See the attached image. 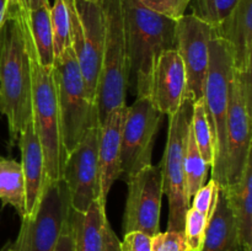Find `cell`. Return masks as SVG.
I'll return each mask as SVG.
<instances>
[{"label": "cell", "instance_id": "obj_1", "mask_svg": "<svg viewBox=\"0 0 252 251\" xmlns=\"http://www.w3.org/2000/svg\"><path fill=\"white\" fill-rule=\"evenodd\" d=\"M22 10V0H7L0 27V113L6 117L11 145L32 118V74Z\"/></svg>", "mask_w": 252, "mask_h": 251}, {"label": "cell", "instance_id": "obj_2", "mask_svg": "<svg viewBox=\"0 0 252 251\" xmlns=\"http://www.w3.org/2000/svg\"><path fill=\"white\" fill-rule=\"evenodd\" d=\"M128 63V88L137 97H149L153 70L159 54L175 48V21L143 6L138 0H122Z\"/></svg>", "mask_w": 252, "mask_h": 251}, {"label": "cell", "instance_id": "obj_3", "mask_svg": "<svg viewBox=\"0 0 252 251\" xmlns=\"http://www.w3.org/2000/svg\"><path fill=\"white\" fill-rule=\"evenodd\" d=\"M62 139L68 155L78 147L90 128L98 126L96 105L89 98L73 48L69 47L53 65Z\"/></svg>", "mask_w": 252, "mask_h": 251}, {"label": "cell", "instance_id": "obj_4", "mask_svg": "<svg viewBox=\"0 0 252 251\" xmlns=\"http://www.w3.org/2000/svg\"><path fill=\"white\" fill-rule=\"evenodd\" d=\"M101 4L105 20V44L95 100L98 126L111 111L126 106L128 89L122 0H101Z\"/></svg>", "mask_w": 252, "mask_h": 251}, {"label": "cell", "instance_id": "obj_5", "mask_svg": "<svg viewBox=\"0 0 252 251\" xmlns=\"http://www.w3.org/2000/svg\"><path fill=\"white\" fill-rule=\"evenodd\" d=\"M27 49L32 74V123L43 152L47 179L54 181L62 179L66 154L62 139L53 68L42 66L29 47Z\"/></svg>", "mask_w": 252, "mask_h": 251}, {"label": "cell", "instance_id": "obj_6", "mask_svg": "<svg viewBox=\"0 0 252 251\" xmlns=\"http://www.w3.org/2000/svg\"><path fill=\"white\" fill-rule=\"evenodd\" d=\"M235 69L230 47L221 38L213 37L209 43V63L203 85L204 108L211 123L216 145L212 179L220 181L225 157V126L229 100Z\"/></svg>", "mask_w": 252, "mask_h": 251}, {"label": "cell", "instance_id": "obj_7", "mask_svg": "<svg viewBox=\"0 0 252 251\" xmlns=\"http://www.w3.org/2000/svg\"><path fill=\"white\" fill-rule=\"evenodd\" d=\"M252 81L251 71H235L229 100L225 126V157H224L220 187L238 184L251 154Z\"/></svg>", "mask_w": 252, "mask_h": 251}, {"label": "cell", "instance_id": "obj_8", "mask_svg": "<svg viewBox=\"0 0 252 251\" xmlns=\"http://www.w3.org/2000/svg\"><path fill=\"white\" fill-rule=\"evenodd\" d=\"M193 102L191 98L186 97L179 111L169 116L166 148L160 164L162 170V191L169 201L167 230L184 231L185 216L191 206V201L186 194L184 159Z\"/></svg>", "mask_w": 252, "mask_h": 251}, {"label": "cell", "instance_id": "obj_9", "mask_svg": "<svg viewBox=\"0 0 252 251\" xmlns=\"http://www.w3.org/2000/svg\"><path fill=\"white\" fill-rule=\"evenodd\" d=\"M70 196L63 179L47 182L34 212L21 218L16 251H54L70 216Z\"/></svg>", "mask_w": 252, "mask_h": 251}, {"label": "cell", "instance_id": "obj_10", "mask_svg": "<svg viewBox=\"0 0 252 251\" xmlns=\"http://www.w3.org/2000/svg\"><path fill=\"white\" fill-rule=\"evenodd\" d=\"M70 15L71 48L75 53L86 93L95 103L101 70L105 20L101 0H65Z\"/></svg>", "mask_w": 252, "mask_h": 251}, {"label": "cell", "instance_id": "obj_11", "mask_svg": "<svg viewBox=\"0 0 252 251\" xmlns=\"http://www.w3.org/2000/svg\"><path fill=\"white\" fill-rule=\"evenodd\" d=\"M162 115L149 97H137L127 106L121 138V177L129 179L152 165L155 138Z\"/></svg>", "mask_w": 252, "mask_h": 251}, {"label": "cell", "instance_id": "obj_12", "mask_svg": "<svg viewBox=\"0 0 252 251\" xmlns=\"http://www.w3.org/2000/svg\"><path fill=\"white\" fill-rule=\"evenodd\" d=\"M127 181V199L123 214V234L142 231L149 236L160 231L162 201L161 165H149Z\"/></svg>", "mask_w": 252, "mask_h": 251}, {"label": "cell", "instance_id": "obj_13", "mask_svg": "<svg viewBox=\"0 0 252 251\" xmlns=\"http://www.w3.org/2000/svg\"><path fill=\"white\" fill-rule=\"evenodd\" d=\"M213 27L192 14H185L175 21V48L186 70V97L197 101L202 97L209 63V43Z\"/></svg>", "mask_w": 252, "mask_h": 251}, {"label": "cell", "instance_id": "obj_14", "mask_svg": "<svg viewBox=\"0 0 252 251\" xmlns=\"http://www.w3.org/2000/svg\"><path fill=\"white\" fill-rule=\"evenodd\" d=\"M97 148L98 126H96L86 132L64 161L62 179L68 187L71 208L76 212H85L100 197Z\"/></svg>", "mask_w": 252, "mask_h": 251}, {"label": "cell", "instance_id": "obj_15", "mask_svg": "<svg viewBox=\"0 0 252 251\" xmlns=\"http://www.w3.org/2000/svg\"><path fill=\"white\" fill-rule=\"evenodd\" d=\"M186 70L176 48L159 54L153 70L149 98L162 116L179 111L186 98Z\"/></svg>", "mask_w": 252, "mask_h": 251}, {"label": "cell", "instance_id": "obj_16", "mask_svg": "<svg viewBox=\"0 0 252 251\" xmlns=\"http://www.w3.org/2000/svg\"><path fill=\"white\" fill-rule=\"evenodd\" d=\"M69 229L75 251H120L121 241L108 221L106 201L101 197L85 212L71 208Z\"/></svg>", "mask_w": 252, "mask_h": 251}, {"label": "cell", "instance_id": "obj_17", "mask_svg": "<svg viewBox=\"0 0 252 251\" xmlns=\"http://www.w3.org/2000/svg\"><path fill=\"white\" fill-rule=\"evenodd\" d=\"M127 105L111 111L98 126V184L100 197L107 196L115 181L121 179V138Z\"/></svg>", "mask_w": 252, "mask_h": 251}, {"label": "cell", "instance_id": "obj_18", "mask_svg": "<svg viewBox=\"0 0 252 251\" xmlns=\"http://www.w3.org/2000/svg\"><path fill=\"white\" fill-rule=\"evenodd\" d=\"M213 37L221 38L230 47L235 71H251L252 0H240L228 16L213 27Z\"/></svg>", "mask_w": 252, "mask_h": 251}, {"label": "cell", "instance_id": "obj_19", "mask_svg": "<svg viewBox=\"0 0 252 251\" xmlns=\"http://www.w3.org/2000/svg\"><path fill=\"white\" fill-rule=\"evenodd\" d=\"M17 144L21 152L20 164L24 172L25 186H26V216H30L38 206L44 187L48 182L43 152L38 137L34 132L32 118L27 122L25 129L20 133Z\"/></svg>", "mask_w": 252, "mask_h": 251}, {"label": "cell", "instance_id": "obj_20", "mask_svg": "<svg viewBox=\"0 0 252 251\" xmlns=\"http://www.w3.org/2000/svg\"><path fill=\"white\" fill-rule=\"evenodd\" d=\"M201 251H241L235 217L229 206L225 189H219L213 214L208 219Z\"/></svg>", "mask_w": 252, "mask_h": 251}, {"label": "cell", "instance_id": "obj_21", "mask_svg": "<svg viewBox=\"0 0 252 251\" xmlns=\"http://www.w3.org/2000/svg\"><path fill=\"white\" fill-rule=\"evenodd\" d=\"M49 10L51 5H43L34 10L26 9L24 5L22 10V21L27 47L36 57L37 62L44 68H53L54 65L53 37Z\"/></svg>", "mask_w": 252, "mask_h": 251}, {"label": "cell", "instance_id": "obj_22", "mask_svg": "<svg viewBox=\"0 0 252 251\" xmlns=\"http://www.w3.org/2000/svg\"><path fill=\"white\" fill-rule=\"evenodd\" d=\"M221 188L235 217L241 251H252V157L238 184Z\"/></svg>", "mask_w": 252, "mask_h": 251}, {"label": "cell", "instance_id": "obj_23", "mask_svg": "<svg viewBox=\"0 0 252 251\" xmlns=\"http://www.w3.org/2000/svg\"><path fill=\"white\" fill-rule=\"evenodd\" d=\"M0 201L10 206L21 218L26 216V186L21 164L0 157Z\"/></svg>", "mask_w": 252, "mask_h": 251}, {"label": "cell", "instance_id": "obj_24", "mask_svg": "<svg viewBox=\"0 0 252 251\" xmlns=\"http://www.w3.org/2000/svg\"><path fill=\"white\" fill-rule=\"evenodd\" d=\"M209 165L201 155V152L197 148L194 138L191 129L189 128L186 140V149H185L184 170H185V185H186V194L191 201L197 191L206 184L207 175H208Z\"/></svg>", "mask_w": 252, "mask_h": 251}, {"label": "cell", "instance_id": "obj_25", "mask_svg": "<svg viewBox=\"0 0 252 251\" xmlns=\"http://www.w3.org/2000/svg\"><path fill=\"white\" fill-rule=\"evenodd\" d=\"M189 129L193 135L197 148L201 152V155L209 165V167H212L214 164V157H216V145H214L211 123H209L202 97L193 102Z\"/></svg>", "mask_w": 252, "mask_h": 251}, {"label": "cell", "instance_id": "obj_26", "mask_svg": "<svg viewBox=\"0 0 252 251\" xmlns=\"http://www.w3.org/2000/svg\"><path fill=\"white\" fill-rule=\"evenodd\" d=\"M51 15V29L53 37L54 61L65 49L71 47L70 15L65 0H54L49 10Z\"/></svg>", "mask_w": 252, "mask_h": 251}, {"label": "cell", "instance_id": "obj_27", "mask_svg": "<svg viewBox=\"0 0 252 251\" xmlns=\"http://www.w3.org/2000/svg\"><path fill=\"white\" fill-rule=\"evenodd\" d=\"M240 0H191V14L212 27L220 24Z\"/></svg>", "mask_w": 252, "mask_h": 251}, {"label": "cell", "instance_id": "obj_28", "mask_svg": "<svg viewBox=\"0 0 252 251\" xmlns=\"http://www.w3.org/2000/svg\"><path fill=\"white\" fill-rule=\"evenodd\" d=\"M208 218L197 209L189 207L185 216L184 234L189 251H201L203 246Z\"/></svg>", "mask_w": 252, "mask_h": 251}, {"label": "cell", "instance_id": "obj_29", "mask_svg": "<svg viewBox=\"0 0 252 251\" xmlns=\"http://www.w3.org/2000/svg\"><path fill=\"white\" fill-rule=\"evenodd\" d=\"M219 189H220V186L218 185V182L211 179L208 184H204L194 193V196L191 198V206L189 207L203 213L209 219L213 214L214 208H216Z\"/></svg>", "mask_w": 252, "mask_h": 251}, {"label": "cell", "instance_id": "obj_30", "mask_svg": "<svg viewBox=\"0 0 252 251\" xmlns=\"http://www.w3.org/2000/svg\"><path fill=\"white\" fill-rule=\"evenodd\" d=\"M143 6L171 20H177L186 14L191 0H138Z\"/></svg>", "mask_w": 252, "mask_h": 251}, {"label": "cell", "instance_id": "obj_31", "mask_svg": "<svg viewBox=\"0 0 252 251\" xmlns=\"http://www.w3.org/2000/svg\"><path fill=\"white\" fill-rule=\"evenodd\" d=\"M152 251H189L184 231H159L152 238Z\"/></svg>", "mask_w": 252, "mask_h": 251}, {"label": "cell", "instance_id": "obj_32", "mask_svg": "<svg viewBox=\"0 0 252 251\" xmlns=\"http://www.w3.org/2000/svg\"><path fill=\"white\" fill-rule=\"evenodd\" d=\"M120 251H152V236L142 231L123 234Z\"/></svg>", "mask_w": 252, "mask_h": 251}, {"label": "cell", "instance_id": "obj_33", "mask_svg": "<svg viewBox=\"0 0 252 251\" xmlns=\"http://www.w3.org/2000/svg\"><path fill=\"white\" fill-rule=\"evenodd\" d=\"M54 251H75V249H74L73 236H71L70 229H69V223L68 226L65 228V230H64L63 234L61 235V238H59Z\"/></svg>", "mask_w": 252, "mask_h": 251}, {"label": "cell", "instance_id": "obj_34", "mask_svg": "<svg viewBox=\"0 0 252 251\" xmlns=\"http://www.w3.org/2000/svg\"><path fill=\"white\" fill-rule=\"evenodd\" d=\"M22 2L26 6V9L29 10L38 9V7L43 6V5H51L49 4V0H22Z\"/></svg>", "mask_w": 252, "mask_h": 251}, {"label": "cell", "instance_id": "obj_35", "mask_svg": "<svg viewBox=\"0 0 252 251\" xmlns=\"http://www.w3.org/2000/svg\"><path fill=\"white\" fill-rule=\"evenodd\" d=\"M6 10H7V0H0V27L4 24L6 19Z\"/></svg>", "mask_w": 252, "mask_h": 251}, {"label": "cell", "instance_id": "obj_36", "mask_svg": "<svg viewBox=\"0 0 252 251\" xmlns=\"http://www.w3.org/2000/svg\"><path fill=\"white\" fill-rule=\"evenodd\" d=\"M0 251H16V250H15L14 246H12V243H6L1 249H0Z\"/></svg>", "mask_w": 252, "mask_h": 251}]
</instances>
